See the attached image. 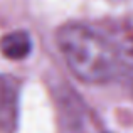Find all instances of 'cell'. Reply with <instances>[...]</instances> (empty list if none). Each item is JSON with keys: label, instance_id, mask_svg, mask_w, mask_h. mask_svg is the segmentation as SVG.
<instances>
[{"label": "cell", "instance_id": "277c9868", "mask_svg": "<svg viewBox=\"0 0 133 133\" xmlns=\"http://www.w3.org/2000/svg\"><path fill=\"white\" fill-rule=\"evenodd\" d=\"M123 78L128 81L133 93V32L125 30V68Z\"/></svg>", "mask_w": 133, "mask_h": 133}, {"label": "cell", "instance_id": "3957f363", "mask_svg": "<svg viewBox=\"0 0 133 133\" xmlns=\"http://www.w3.org/2000/svg\"><path fill=\"white\" fill-rule=\"evenodd\" d=\"M30 49H32V41L25 30H14V32L5 34L0 39L2 54L12 61L25 59L30 54Z\"/></svg>", "mask_w": 133, "mask_h": 133}, {"label": "cell", "instance_id": "7a4b0ae2", "mask_svg": "<svg viewBox=\"0 0 133 133\" xmlns=\"http://www.w3.org/2000/svg\"><path fill=\"white\" fill-rule=\"evenodd\" d=\"M22 83L19 78L0 74V131L14 133L19 123V98Z\"/></svg>", "mask_w": 133, "mask_h": 133}, {"label": "cell", "instance_id": "6da1fadb", "mask_svg": "<svg viewBox=\"0 0 133 133\" xmlns=\"http://www.w3.org/2000/svg\"><path fill=\"white\" fill-rule=\"evenodd\" d=\"M56 44L71 72L86 84H106L123 78L125 30L84 22H68L56 32Z\"/></svg>", "mask_w": 133, "mask_h": 133}]
</instances>
